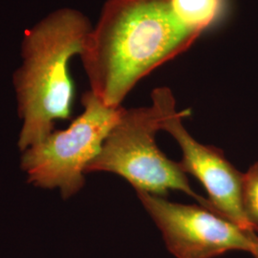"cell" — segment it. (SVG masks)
<instances>
[{
    "label": "cell",
    "instance_id": "obj_6",
    "mask_svg": "<svg viewBox=\"0 0 258 258\" xmlns=\"http://www.w3.org/2000/svg\"><path fill=\"white\" fill-rule=\"evenodd\" d=\"M152 99L162 113L161 130L171 134L179 144L183 152L180 165L185 173L192 174L205 186L212 212L244 230L253 231L243 211L244 174L231 165L219 148L204 146L188 134L182 124L185 112H176L175 101L169 89H156L152 93Z\"/></svg>",
    "mask_w": 258,
    "mask_h": 258
},
{
    "label": "cell",
    "instance_id": "obj_2",
    "mask_svg": "<svg viewBox=\"0 0 258 258\" xmlns=\"http://www.w3.org/2000/svg\"><path fill=\"white\" fill-rule=\"evenodd\" d=\"M90 31L82 13L63 8L25 32L22 63L13 77L22 122L18 141L20 151L55 131L57 120L70 119L75 86L69 63L75 55H81Z\"/></svg>",
    "mask_w": 258,
    "mask_h": 258
},
{
    "label": "cell",
    "instance_id": "obj_3",
    "mask_svg": "<svg viewBox=\"0 0 258 258\" xmlns=\"http://www.w3.org/2000/svg\"><path fill=\"white\" fill-rule=\"evenodd\" d=\"M84 110L63 130H55L21 151L20 168L30 184L57 189L63 199L81 191L86 167L100 153L104 140L124 108L109 107L91 91L82 99Z\"/></svg>",
    "mask_w": 258,
    "mask_h": 258
},
{
    "label": "cell",
    "instance_id": "obj_7",
    "mask_svg": "<svg viewBox=\"0 0 258 258\" xmlns=\"http://www.w3.org/2000/svg\"><path fill=\"white\" fill-rule=\"evenodd\" d=\"M171 8L185 27L199 34L218 18L222 0H170Z\"/></svg>",
    "mask_w": 258,
    "mask_h": 258
},
{
    "label": "cell",
    "instance_id": "obj_5",
    "mask_svg": "<svg viewBox=\"0 0 258 258\" xmlns=\"http://www.w3.org/2000/svg\"><path fill=\"white\" fill-rule=\"evenodd\" d=\"M137 194L176 258H214L232 250L251 253L258 243L255 232L203 206L171 203L145 191Z\"/></svg>",
    "mask_w": 258,
    "mask_h": 258
},
{
    "label": "cell",
    "instance_id": "obj_1",
    "mask_svg": "<svg viewBox=\"0 0 258 258\" xmlns=\"http://www.w3.org/2000/svg\"><path fill=\"white\" fill-rule=\"evenodd\" d=\"M199 36L177 19L170 0H107L81 53L91 92L119 107L140 80Z\"/></svg>",
    "mask_w": 258,
    "mask_h": 258
},
{
    "label": "cell",
    "instance_id": "obj_4",
    "mask_svg": "<svg viewBox=\"0 0 258 258\" xmlns=\"http://www.w3.org/2000/svg\"><path fill=\"white\" fill-rule=\"evenodd\" d=\"M161 125L162 113L155 103L124 109L85 173H115L127 180L136 191L158 196L170 189L181 190L212 211L209 200L191 188L180 163L169 160L157 147L155 135Z\"/></svg>",
    "mask_w": 258,
    "mask_h": 258
},
{
    "label": "cell",
    "instance_id": "obj_9",
    "mask_svg": "<svg viewBox=\"0 0 258 258\" xmlns=\"http://www.w3.org/2000/svg\"><path fill=\"white\" fill-rule=\"evenodd\" d=\"M251 255H252L253 258H258V243L256 244L254 249H253V251L251 252Z\"/></svg>",
    "mask_w": 258,
    "mask_h": 258
},
{
    "label": "cell",
    "instance_id": "obj_8",
    "mask_svg": "<svg viewBox=\"0 0 258 258\" xmlns=\"http://www.w3.org/2000/svg\"><path fill=\"white\" fill-rule=\"evenodd\" d=\"M243 211L249 227L258 232V163L249 167L243 175L242 184Z\"/></svg>",
    "mask_w": 258,
    "mask_h": 258
}]
</instances>
